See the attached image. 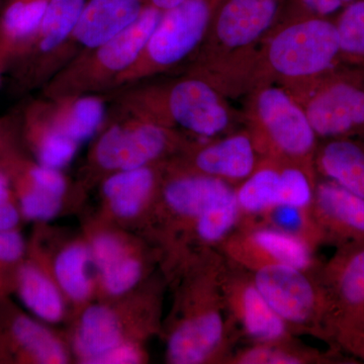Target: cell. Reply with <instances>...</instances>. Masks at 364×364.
<instances>
[{
    "label": "cell",
    "mask_w": 364,
    "mask_h": 364,
    "mask_svg": "<svg viewBox=\"0 0 364 364\" xmlns=\"http://www.w3.org/2000/svg\"><path fill=\"white\" fill-rule=\"evenodd\" d=\"M287 0H224L186 72L205 79L229 100L252 90L261 43L284 16Z\"/></svg>",
    "instance_id": "obj_1"
},
{
    "label": "cell",
    "mask_w": 364,
    "mask_h": 364,
    "mask_svg": "<svg viewBox=\"0 0 364 364\" xmlns=\"http://www.w3.org/2000/svg\"><path fill=\"white\" fill-rule=\"evenodd\" d=\"M121 111L196 136L218 138L238 130L243 114L205 79L184 71L159 82L122 88Z\"/></svg>",
    "instance_id": "obj_2"
},
{
    "label": "cell",
    "mask_w": 364,
    "mask_h": 364,
    "mask_svg": "<svg viewBox=\"0 0 364 364\" xmlns=\"http://www.w3.org/2000/svg\"><path fill=\"white\" fill-rule=\"evenodd\" d=\"M340 63L334 18L284 11L258 49L252 90L277 85L291 91Z\"/></svg>",
    "instance_id": "obj_3"
},
{
    "label": "cell",
    "mask_w": 364,
    "mask_h": 364,
    "mask_svg": "<svg viewBox=\"0 0 364 364\" xmlns=\"http://www.w3.org/2000/svg\"><path fill=\"white\" fill-rule=\"evenodd\" d=\"M242 114L261 157L294 163L318 176V136L289 91L277 85L257 86L244 97Z\"/></svg>",
    "instance_id": "obj_4"
},
{
    "label": "cell",
    "mask_w": 364,
    "mask_h": 364,
    "mask_svg": "<svg viewBox=\"0 0 364 364\" xmlns=\"http://www.w3.org/2000/svg\"><path fill=\"white\" fill-rule=\"evenodd\" d=\"M162 11L151 6L128 28L104 44L79 53L43 87V97L90 95L114 90L117 79L142 53Z\"/></svg>",
    "instance_id": "obj_5"
},
{
    "label": "cell",
    "mask_w": 364,
    "mask_h": 364,
    "mask_svg": "<svg viewBox=\"0 0 364 364\" xmlns=\"http://www.w3.org/2000/svg\"><path fill=\"white\" fill-rule=\"evenodd\" d=\"M224 0H184L163 11L140 56L117 79L119 90L188 63L200 47Z\"/></svg>",
    "instance_id": "obj_6"
},
{
    "label": "cell",
    "mask_w": 364,
    "mask_h": 364,
    "mask_svg": "<svg viewBox=\"0 0 364 364\" xmlns=\"http://www.w3.org/2000/svg\"><path fill=\"white\" fill-rule=\"evenodd\" d=\"M318 139L364 138V69L341 63L289 91Z\"/></svg>",
    "instance_id": "obj_7"
},
{
    "label": "cell",
    "mask_w": 364,
    "mask_h": 364,
    "mask_svg": "<svg viewBox=\"0 0 364 364\" xmlns=\"http://www.w3.org/2000/svg\"><path fill=\"white\" fill-rule=\"evenodd\" d=\"M256 286L294 335L330 342L329 306L315 273L287 265L251 272Z\"/></svg>",
    "instance_id": "obj_8"
},
{
    "label": "cell",
    "mask_w": 364,
    "mask_h": 364,
    "mask_svg": "<svg viewBox=\"0 0 364 364\" xmlns=\"http://www.w3.org/2000/svg\"><path fill=\"white\" fill-rule=\"evenodd\" d=\"M121 121L109 124L97 139L93 159L105 171L154 165L181 152L189 141L182 132L119 109Z\"/></svg>",
    "instance_id": "obj_9"
},
{
    "label": "cell",
    "mask_w": 364,
    "mask_h": 364,
    "mask_svg": "<svg viewBox=\"0 0 364 364\" xmlns=\"http://www.w3.org/2000/svg\"><path fill=\"white\" fill-rule=\"evenodd\" d=\"M85 0H50L37 33L11 65L14 87L25 92L42 86L68 63L67 43Z\"/></svg>",
    "instance_id": "obj_10"
},
{
    "label": "cell",
    "mask_w": 364,
    "mask_h": 364,
    "mask_svg": "<svg viewBox=\"0 0 364 364\" xmlns=\"http://www.w3.org/2000/svg\"><path fill=\"white\" fill-rule=\"evenodd\" d=\"M218 250L227 260L249 272L287 265L312 272L320 264L315 249L303 239L251 219L241 220Z\"/></svg>",
    "instance_id": "obj_11"
},
{
    "label": "cell",
    "mask_w": 364,
    "mask_h": 364,
    "mask_svg": "<svg viewBox=\"0 0 364 364\" xmlns=\"http://www.w3.org/2000/svg\"><path fill=\"white\" fill-rule=\"evenodd\" d=\"M313 272L329 306L330 342L340 332L364 330V244L338 247Z\"/></svg>",
    "instance_id": "obj_12"
},
{
    "label": "cell",
    "mask_w": 364,
    "mask_h": 364,
    "mask_svg": "<svg viewBox=\"0 0 364 364\" xmlns=\"http://www.w3.org/2000/svg\"><path fill=\"white\" fill-rule=\"evenodd\" d=\"M221 287L228 310L242 337L250 343L296 336L261 294L252 273L226 258L221 273Z\"/></svg>",
    "instance_id": "obj_13"
},
{
    "label": "cell",
    "mask_w": 364,
    "mask_h": 364,
    "mask_svg": "<svg viewBox=\"0 0 364 364\" xmlns=\"http://www.w3.org/2000/svg\"><path fill=\"white\" fill-rule=\"evenodd\" d=\"M171 168L215 177L236 188L255 170L261 156L244 127L205 142H191Z\"/></svg>",
    "instance_id": "obj_14"
},
{
    "label": "cell",
    "mask_w": 364,
    "mask_h": 364,
    "mask_svg": "<svg viewBox=\"0 0 364 364\" xmlns=\"http://www.w3.org/2000/svg\"><path fill=\"white\" fill-rule=\"evenodd\" d=\"M311 212L323 243L364 244V198L318 177Z\"/></svg>",
    "instance_id": "obj_15"
},
{
    "label": "cell",
    "mask_w": 364,
    "mask_h": 364,
    "mask_svg": "<svg viewBox=\"0 0 364 364\" xmlns=\"http://www.w3.org/2000/svg\"><path fill=\"white\" fill-rule=\"evenodd\" d=\"M148 6L149 0H85L67 43L69 62L79 53L104 44L124 32Z\"/></svg>",
    "instance_id": "obj_16"
},
{
    "label": "cell",
    "mask_w": 364,
    "mask_h": 364,
    "mask_svg": "<svg viewBox=\"0 0 364 364\" xmlns=\"http://www.w3.org/2000/svg\"><path fill=\"white\" fill-rule=\"evenodd\" d=\"M296 177L294 163L261 157L252 173L235 188L241 220L255 219L277 205H291Z\"/></svg>",
    "instance_id": "obj_17"
},
{
    "label": "cell",
    "mask_w": 364,
    "mask_h": 364,
    "mask_svg": "<svg viewBox=\"0 0 364 364\" xmlns=\"http://www.w3.org/2000/svg\"><path fill=\"white\" fill-rule=\"evenodd\" d=\"M169 174L161 191L163 203L188 230L208 208L235 191V186L215 177L171 167Z\"/></svg>",
    "instance_id": "obj_18"
},
{
    "label": "cell",
    "mask_w": 364,
    "mask_h": 364,
    "mask_svg": "<svg viewBox=\"0 0 364 364\" xmlns=\"http://www.w3.org/2000/svg\"><path fill=\"white\" fill-rule=\"evenodd\" d=\"M315 168L318 177L364 198V138L343 136L318 142Z\"/></svg>",
    "instance_id": "obj_19"
},
{
    "label": "cell",
    "mask_w": 364,
    "mask_h": 364,
    "mask_svg": "<svg viewBox=\"0 0 364 364\" xmlns=\"http://www.w3.org/2000/svg\"><path fill=\"white\" fill-rule=\"evenodd\" d=\"M50 0H6L0 9V67L9 71L39 28Z\"/></svg>",
    "instance_id": "obj_20"
},
{
    "label": "cell",
    "mask_w": 364,
    "mask_h": 364,
    "mask_svg": "<svg viewBox=\"0 0 364 364\" xmlns=\"http://www.w3.org/2000/svg\"><path fill=\"white\" fill-rule=\"evenodd\" d=\"M45 100L53 124L79 145L97 135L107 122V105L102 93Z\"/></svg>",
    "instance_id": "obj_21"
},
{
    "label": "cell",
    "mask_w": 364,
    "mask_h": 364,
    "mask_svg": "<svg viewBox=\"0 0 364 364\" xmlns=\"http://www.w3.org/2000/svg\"><path fill=\"white\" fill-rule=\"evenodd\" d=\"M159 183L157 169L149 166L121 170L105 179L102 193L117 217L130 219L142 212Z\"/></svg>",
    "instance_id": "obj_22"
},
{
    "label": "cell",
    "mask_w": 364,
    "mask_h": 364,
    "mask_svg": "<svg viewBox=\"0 0 364 364\" xmlns=\"http://www.w3.org/2000/svg\"><path fill=\"white\" fill-rule=\"evenodd\" d=\"M123 342L121 323L111 309L92 306L85 311L75 336V349L83 363L98 364Z\"/></svg>",
    "instance_id": "obj_23"
},
{
    "label": "cell",
    "mask_w": 364,
    "mask_h": 364,
    "mask_svg": "<svg viewBox=\"0 0 364 364\" xmlns=\"http://www.w3.org/2000/svg\"><path fill=\"white\" fill-rule=\"evenodd\" d=\"M338 360L333 351L323 352L301 343L296 336L250 343L235 350L226 364H324Z\"/></svg>",
    "instance_id": "obj_24"
},
{
    "label": "cell",
    "mask_w": 364,
    "mask_h": 364,
    "mask_svg": "<svg viewBox=\"0 0 364 364\" xmlns=\"http://www.w3.org/2000/svg\"><path fill=\"white\" fill-rule=\"evenodd\" d=\"M14 289L36 318L56 323L63 317V299L58 287L35 263L23 261L16 272Z\"/></svg>",
    "instance_id": "obj_25"
},
{
    "label": "cell",
    "mask_w": 364,
    "mask_h": 364,
    "mask_svg": "<svg viewBox=\"0 0 364 364\" xmlns=\"http://www.w3.org/2000/svg\"><path fill=\"white\" fill-rule=\"evenodd\" d=\"M7 338L11 348L21 358L38 363L61 364L67 361L63 345L47 328L26 315H16L7 328Z\"/></svg>",
    "instance_id": "obj_26"
},
{
    "label": "cell",
    "mask_w": 364,
    "mask_h": 364,
    "mask_svg": "<svg viewBox=\"0 0 364 364\" xmlns=\"http://www.w3.org/2000/svg\"><path fill=\"white\" fill-rule=\"evenodd\" d=\"M90 249L81 244L64 249L55 260L54 272L58 286L74 301H82L90 296Z\"/></svg>",
    "instance_id": "obj_27"
},
{
    "label": "cell",
    "mask_w": 364,
    "mask_h": 364,
    "mask_svg": "<svg viewBox=\"0 0 364 364\" xmlns=\"http://www.w3.org/2000/svg\"><path fill=\"white\" fill-rule=\"evenodd\" d=\"M341 62L364 69V0H355L333 16Z\"/></svg>",
    "instance_id": "obj_28"
},
{
    "label": "cell",
    "mask_w": 364,
    "mask_h": 364,
    "mask_svg": "<svg viewBox=\"0 0 364 364\" xmlns=\"http://www.w3.org/2000/svg\"><path fill=\"white\" fill-rule=\"evenodd\" d=\"M9 158L7 166L11 172L14 191L21 217L33 222L49 221L56 217L61 210L63 198L38 188L26 181L25 177L21 176L11 166Z\"/></svg>",
    "instance_id": "obj_29"
},
{
    "label": "cell",
    "mask_w": 364,
    "mask_h": 364,
    "mask_svg": "<svg viewBox=\"0 0 364 364\" xmlns=\"http://www.w3.org/2000/svg\"><path fill=\"white\" fill-rule=\"evenodd\" d=\"M251 220H256L280 231L299 237L312 246L315 250L321 243H323L320 231L314 221L311 208L280 205Z\"/></svg>",
    "instance_id": "obj_30"
},
{
    "label": "cell",
    "mask_w": 364,
    "mask_h": 364,
    "mask_svg": "<svg viewBox=\"0 0 364 364\" xmlns=\"http://www.w3.org/2000/svg\"><path fill=\"white\" fill-rule=\"evenodd\" d=\"M105 291L112 296H121L130 291L142 277L140 260L127 253L100 272Z\"/></svg>",
    "instance_id": "obj_31"
},
{
    "label": "cell",
    "mask_w": 364,
    "mask_h": 364,
    "mask_svg": "<svg viewBox=\"0 0 364 364\" xmlns=\"http://www.w3.org/2000/svg\"><path fill=\"white\" fill-rule=\"evenodd\" d=\"M26 251L25 239L18 229L0 231V294L7 286L4 274L9 270L16 274L23 263Z\"/></svg>",
    "instance_id": "obj_32"
},
{
    "label": "cell",
    "mask_w": 364,
    "mask_h": 364,
    "mask_svg": "<svg viewBox=\"0 0 364 364\" xmlns=\"http://www.w3.org/2000/svg\"><path fill=\"white\" fill-rule=\"evenodd\" d=\"M9 156L0 163V231L18 229L23 218L16 202L11 172L7 166Z\"/></svg>",
    "instance_id": "obj_33"
},
{
    "label": "cell",
    "mask_w": 364,
    "mask_h": 364,
    "mask_svg": "<svg viewBox=\"0 0 364 364\" xmlns=\"http://www.w3.org/2000/svg\"><path fill=\"white\" fill-rule=\"evenodd\" d=\"M91 259L102 272L114 261L129 253L124 242L114 234L104 233L98 235L92 242L90 248Z\"/></svg>",
    "instance_id": "obj_34"
},
{
    "label": "cell",
    "mask_w": 364,
    "mask_h": 364,
    "mask_svg": "<svg viewBox=\"0 0 364 364\" xmlns=\"http://www.w3.org/2000/svg\"><path fill=\"white\" fill-rule=\"evenodd\" d=\"M355 0H287L286 11L333 18Z\"/></svg>",
    "instance_id": "obj_35"
},
{
    "label": "cell",
    "mask_w": 364,
    "mask_h": 364,
    "mask_svg": "<svg viewBox=\"0 0 364 364\" xmlns=\"http://www.w3.org/2000/svg\"><path fill=\"white\" fill-rule=\"evenodd\" d=\"M21 136V112L0 117V163L16 150Z\"/></svg>",
    "instance_id": "obj_36"
},
{
    "label": "cell",
    "mask_w": 364,
    "mask_h": 364,
    "mask_svg": "<svg viewBox=\"0 0 364 364\" xmlns=\"http://www.w3.org/2000/svg\"><path fill=\"white\" fill-rule=\"evenodd\" d=\"M332 343L336 348L364 360V330L340 332L335 335Z\"/></svg>",
    "instance_id": "obj_37"
},
{
    "label": "cell",
    "mask_w": 364,
    "mask_h": 364,
    "mask_svg": "<svg viewBox=\"0 0 364 364\" xmlns=\"http://www.w3.org/2000/svg\"><path fill=\"white\" fill-rule=\"evenodd\" d=\"M142 359L140 349L133 344L122 343L100 359L98 364H132Z\"/></svg>",
    "instance_id": "obj_38"
},
{
    "label": "cell",
    "mask_w": 364,
    "mask_h": 364,
    "mask_svg": "<svg viewBox=\"0 0 364 364\" xmlns=\"http://www.w3.org/2000/svg\"><path fill=\"white\" fill-rule=\"evenodd\" d=\"M184 0H149V6L160 11H166L172 7L178 6Z\"/></svg>",
    "instance_id": "obj_39"
},
{
    "label": "cell",
    "mask_w": 364,
    "mask_h": 364,
    "mask_svg": "<svg viewBox=\"0 0 364 364\" xmlns=\"http://www.w3.org/2000/svg\"><path fill=\"white\" fill-rule=\"evenodd\" d=\"M4 73H6V71H4V68H1V67H0V85H1L2 74Z\"/></svg>",
    "instance_id": "obj_40"
},
{
    "label": "cell",
    "mask_w": 364,
    "mask_h": 364,
    "mask_svg": "<svg viewBox=\"0 0 364 364\" xmlns=\"http://www.w3.org/2000/svg\"><path fill=\"white\" fill-rule=\"evenodd\" d=\"M1 6H2V0H0V9H1Z\"/></svg>",
    "instance_id": "obj_41"
}]
</instances>
